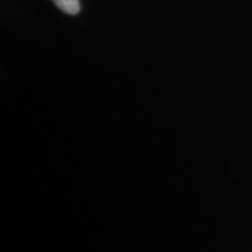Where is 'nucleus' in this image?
Segmentation results:
<instances>
[{
    "instance_id": "obj_1",
    "label": "nucleus",
    "mask_w": 252,
    "mask_h": 252,
    "mask_svg": "<svg viewBox=\"0 0 252 252\" xmlns=\"http://www.w3.org/2000/svg\"><path fill=\"white\" fill-rule=\"evenodd\" d=\"M59 9L66 14H77L80 11V1L79 0H52Z\"/></svg>"
}]
</instances>
